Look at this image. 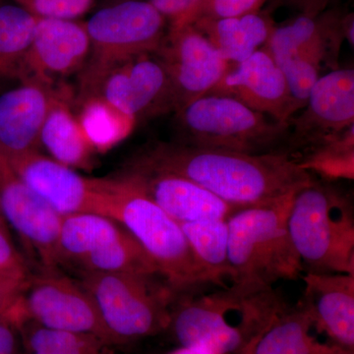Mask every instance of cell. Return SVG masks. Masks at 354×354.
<instances>
[{
    "label": "cell",
    "instance_id": "9a60e30c",
    "mask_svg": "<svg viewBox=\"0 0 354 354\" xmlns=\"http://www.w3.org/2000/svg\"><path fill=\"white\" fill-rule=\"evenodd\" d=\"M88 53L90 39L85 23L39 18L17 80L57 86L60 78L82 70Z\"/></svg>",
    "mask_w": 354,
    "mask_h": 354
},
{
    "label": "cell",
    "instance_id": "7402d4cb",
    "mask_svg": "<svg viewBox=\"0 0 354 354\" xmlns=\"http://www.w3.org/2000/svg\"><path fill=\"white\" fill-rule=\"evenodd\" d=\"M70 100L71 92L62 87L44 120L39 145L60 164L88 169L93 167L95 151L72 111Z\"/></svg>",
    "mask_w": 354,
    "mask_h": 354
},
{
    "label": "cell",
    "instance_id": "d6986e66",
    "mask_svg": "<svg viewBox=\"0 0 354 354\" xmlns=\"http://www.w3.org/2000/svg\"><path fill=\"white\" fill-rule=\"evenodd\" d=\"M301 278L300 302L333 342L354 351L353 274L306 272Z\"/></svg>",
    "mask_w": 354,
    "mask_h": 354
},
{
    "label": "cell",
    "instance_id": "6da1fadb",
    "mask_svg": "<svg viewBox=\"0 0 354 354\" xmlns=\"http://www.w3.org/2000/svg\"><path fill=\"white\" fill-rule=\"evenodd\" d=\"M131 164L189 179L237 208L285 196L314 180L288 153L248 155L176 141L147 147Z\"/></svg>",
    "mask_w": 354,
    "mask_h": 354
},
{
    "label": "cell",
    "instance_id": "7c38bea8",
    "mask_svg": "<svg viewBox=\"0 0 354 354\" xmlns=\"http://www.w3.org/2000/svg\"><path fill=\"white\" fill-rule=\"evenodd\" d=\"M153 55L164 65L171 81L174 113L208 94L232 66L192 25L169 29Z\"/></svg>",
    "mask_w": 354,
    "mask_h": 354
},
{
    "label": "cell",
    "instance_id": "4dcf8cb0",
    "mask_svg": "<svg viewBox=\"0 0 354 354\" xmlns=\"http://www.w3.org/2000/svg\"><path fill=\"white\" fill-rule=\"evenodd\" d=\"M264 0H201L190 24L199 19L234 17L260 10Z\"/></svg>",
    "mask_w": 354,
    "mask_h": 354
},
{
    "label": "cell",
    "instance_id": "ac0fdd59",
    "mask_svg": "<svg viewBox=\"0 0 354 354\" xmlns=\"http://www.w3.org/2000/svg\"><path fill=\"white\" fill-rule=\"evenodd\" d=\"M57 86L23 81L0 95V153L13 158L39 151L44 120L62 88Z\"/></svg>",
    "mask_w": 354,
    "mask_h": 354
},
{
    "label": "cell",
    "instance_id": "7a4b0ae2",
    "mask_svg": "<svg viewBox=\"0 0 354 354\" xmlns=\"http://www.w3.org/2000/svg\"><path fill=\"white\" fill-rule=\"evenodd\" d=\"M286 308L272 286L232 283L177 298L169 328L180 346L241 354Z\"/></svg>",
    "mask_w": 354,
    "mask_h": 354
},
{
    "label": "cell",
    "instance_id": "1f68e13d",
    "mask_svg": "<svg viewBox=\"0 0 354 354\" xmlns=\"http://www.w3.org/2000/svg\"><path fill=\"white\" fill-rule=\"evenodd\" d=\"M0 272L20 278H30L29 268L11 237L7 221L0 214Z\"/></svg>",
    "mask_w": 354,
    "mask_h": 354
},
{
    "label": "cell",
    "instance_id": "836d02e7",
    "mask_svg": "<svg viewBox=\"0 0 354 354\" xmlns=\"http://www.w3.org/2000/svg\"><path fill=\"white\" fill-rule=\"evenodd\" d=\"M28 279L0 272V316L6 315L19 299Z\"/></svg>",
    "mask_w": 354,
    "mask_h": 354
},
{
    "label": "cell",
    "instance_id": "8d00e7d4",
    "mask_svg": "<svg viewBox=\"0 0 354 354\" xmlns=\"http://www.w3.org/2000/svg\"><path fill=\"white\" fill-rule=\"evenodd\" d=\"M169 354H214L209 351H204L197 348H189V346H180V348L174 349Z\"/></svg>",
    "mask_w": 354,
    "mask_h": 354
},
{
    "label": "cell",
    "instance_id": "8992f818",
    "mask_svg": "<svg viewBox=\"0 0 354 354\" xmlns=\"http://www.w3.org/2000/svg\"><path fill=\"white\" fill-rule=\"evenodd\" d=\"M174 113L179 143L248 155L288 153V123L253 111L234 97L207 94Z\"/></svg>",
    "mask_w": 354,
    "mask_h": 354
},
{
    "label": "cell",
    "instance_id": "5b68a950",
    "mask_svg": "<svg viewBox=\"0 0 354 354\" xmlns=\"http://www.w3.org/2000/svg\"><path fill=\"white\" fill-rule=\"evenodd\" d=\"M109 218L118 221L145 249L177 298L214 286L191 251L180 225L121 174L113 177Z\"/></svg>",
    "mask_w": 354,
    "mask_h": 354
},
{
    "label": "cell",
    "instance_id": "44dd1931",
    "mask_svg": "<svg viewBox=\"0 0 354 354\" xmlns=\"http://www.w3.org/2000/svg\"><path fill=\"white\" fill-rule=\"evenodd\" d=\"M204 35L230 64H241L264 48L276 25L261 10L218 19H199L191 24Z\"/></svg>",
    "mask_w": 354,
    "mask_h": 354
},
{
    "label": "cell",
    "instance_id": "d590c367",
    "mask_svg": "<svg viewBox=\"0 0 354 354\" xmlns=\"http://www.w3.org/2000/svg\"><path fill=\"white\" fill-rule=\"evenodd\" d=\"M291 3L301 9L302 13L317 15L327 9L328 4L333 0H290Z\"/></svg>",
    "mask_w": 354,
    "mask_h": 354
},
{
    "label": "cell",
    "instance_id": "484cf974",
    "mask_svg": "<svg viewBox=\"0 0 354 354\" xmlns=\"http://www.w3.org/2000/svg\"><path fill=\"white\" fill-rule=\"evenodd\" d=\"M77 115L86 137L95 153H106L131 134L137 121L102 99L91 95L80 102Z\"/></svg>",
    "mask_w": 354,
    "mask_h": 354
},
{
    "label": "cell",
    "instance_id": "277c9868",
    "mask_svg": "<svg viewBox=\"0 0 354 354\" xmlns=\"http://www.w3.org/2000/svg\"><path fill=\"white\" fill-rule=\"evenodd\" d=\"M288 234L304 271L354 276V214L348 197L313 180L295 193Z\"/></svg>",
    "mask_w": 354,
    "mask_h": 354
},
{
    "label": "cell",
    "instance_id": "2e32d148",
    "mask_svg": "<svg viewBox=\"0 0 354 354\" xmlns=\"http://www.w3.org/2000/svg\"><path fill=\"white\" fill-rule=\"evenodd\" d=\"M208 94L234 97L249 109L288 123L300 111L283 71L265 48L241 64L232 65Z\"/></svg>",
    "mask_w": 354,
    "mask_h": 354
},
{
    "label": "cell",
    "instance_id": "ffe728a7",
    "mask_svg": "<svg viewBox=\"0 0 354 354\" xmlns=\"http://www.w3.org/2000/svg\"><path fill=\"white\" fill-rule=\"evenodd\" d=\"M241 354H354L321 330L301 302L286 308Z\"/></svg>",
    "mask_w": 354,
    "mask_h": 354
},
{
    "label": "cell",
    "instance_id": "ba28073f",
    "mask_svg": "<svg viewBox=\"0 0 354 354\" xmlns=\"http://www.w3.org/2000/svg\"><path fill=\"white\" fill-rule=\"evenodd\" d=\"M80 283L94 300L114 344L167 329L176 293L158 276L82 272Z\"/></svg>",
    "mask_w": 354,
    "mask_h": 354
},
{
    "label": "cell",
    "instance_id": "5bb4252c",
    "mask_svg": "<svg viewBox=\"0 0 354 354\" xmlns=\"http://www.w3.org/2000/svg\"><path fill=\"white\" fill-rule=\"evenodd\" d=\"M95 95L137 123L176 111L171 81L155 55H140L116 67Z\"/></svg>",
    "mask_w": 354,
    "mask_h": 354
},
{
    "label": "cell",
    "instance_id": "f546056e",
    "mask_svg": "<svg viewBox=\"0 0 354 354\" xmlns=\"http://www.w3.org/2000/svg\"><path fill=\"white\" fill-rule=\"evenodd\" d=\"M39 18L74 20L87 12L94 0H14Z\"/></svg>",
    "mask_w": 354,
    "mask_h": 354
},
{
    "label": "cell",
    "instance_id": "3957f363",
    "mask_svg": "<svg viewBox=\"0 0 354 354\" xmlns=\"http://www.w3.org/2000/svg\"><path fill=\"white\" fill-rule=\"evenodd\" d=\"M298 190L237 209L228 216L232 283L272 286L281 279L301 278L304 267L288 228L291 203Z\"/></svg>",
    "mask_w": 354,
    "mask_h": 354
},
{
    "label": "cell",
    "instance_id": "d6a6232c",
    "mask_svg": "<svg viewBox=\"0 0 354 354\" xmlns=\"http://www.w3.org/2000/svg\"><path fill=\"white\" fill-rule=\"evenodd\" d=\"M169 23V29L174 30L189 25L193 14L201 0H148Z\"/></svg>",
    "mask_w": 354,
    "mask_h": 354
},
{
    "label": "cell",
    "instance_id": "4316f807",
    "mask_svg": "<svg viewBox=\"0 0 354 354\" xmlns=\"http://www.w3.org/2000/svg\"><path fill=\"white\" fill-rule=\"evenodd\" d=\"M39 17L20 6H0V80L17 79Z\"/></svg>",
    "mask_w": 354,
    "mask_h": 354
},
{
    "label": "cell",
    "instance_id": "9c48e42d",
    "mask_svg": "<svg viewBox=\"0 0 354 354\" xmlns=\"http://www.w3.org/2000/svg\"><path fill=\"white\" fill-rule=\"evenodd\" d=\"M6 315L16 326L32 321L50 329L94 335L109 346L114 344L82 283L55 270L30 277L19 299Z\"/></svg>",
    "mask_w": 354,
    "mask_h": 354
},
{
    "label": "cell",
    "instance_id": "52a82bcc",
    "mask_svg": "<svg viewBox=\"0 0 354 354\" xmlns=\"http://www.w3.org/2000/svg\"><path fill=\"white\" fill-rule=\"evenodd\" d=\"M85 26L90 53L80 71V102L97 94L104 79L116 67L157 53L169 31L165 16L148 0H127L102 8Z\"/></svg>",
    "mask_w": 354,
    "mask_h": 354
},
{
    "label": "cell",
    "instance_id": "f35d334b",
    "mask_svg": "<svg viewBox=\"0 0 354 354\" xmlns=\"http://www.w3.org/2000/svg\"><path fill=\"white\" fill-rule=\"evenodd\" d=\"M0 214H1V213H0Z\"/></svg>",
    "mask_w": 354,
    "mask_h": 354
},
{
    "label": "cell",
    "instance_id": "f1b7e54d",
    "mask_svg": "<svg viewBox=\"0 0 354 354\" xmlns=\"http://www.w3.org/2000/svg\"><path fill=\"white\" fill-rule=\"evenodd\" d=\"M31 323L26 335L30 354H109V346L94 335L50 329Z\"/></svg>",
    "mask_w": 354,
    "mask_h": 354
},
{
    "label": "cell",
    "instance_id": "e575fe53",
    "mask_svg": "<svg viewBox=\"0 0 354 354\" xmlns=\"http://www.w3.org/2000/svg\"><path fill=\"white\" fill-rule=\"evenodd\" d=\"M17 329L8 317L0 316V354H18Z\"/></svg>",
    "mask_w": 354,
    "mask_h": 354
},
{
    "label": "cell",
    "instance_id": "74e56055",
    "mask_svg": "<svg viewBox=\"0 0 354 354\" xmlns=\"http://www.w3.org/2000/svg\"><path fill=\"white\" fill-rule=\"evenodd\" d=\"M0 1H1V0H0Z\"/></svg>",
    "mask_w": 354,
    "mask_h": 354
},
{
    "label": "cell",
    "instance_id": "83f0119b",
    "mask_svg": "<svg viewBox=\"0 0 354 354\" xmlns=\"http://www.w3.org/2000/svg\"><path fill=\"white\" fill-rule=\"evenodd\" d=\"M298 165L304 171L315 172L324 178H354V127L320 145L297 156Z\"/></svg>",
    "mask_w": 354,
    "mask_h": 354
},
{
    "label": "cell",
    "instance_id": "8fae6325",
    "mask_svg": "<svg viewBox=\"0 0 354 354\" xmlns=\"http://www.w3.org/2000/svg\"><path fill=\"white\" fill-rule=\"evenodd\" d=\"M300 111L288 121L286 150L295 158L354 127L353 69H335L320 77Z\"/></svg>",
    "mask_w": 354,
    "mask_h": 354
},
{
    "label": "cell",
    "instance_id": "30bf717a",
    "mask_svg": "<svg viewBox=\"0 0 354 354\" xmlns=\"http://www.w3.org/2000/svg\"><path fill=\"white\" fill-rule=\"evenodd\" d=\"M7 158L21 178L60 215L94 213L109 218L113 178L81 176L39 151Z\"/></svg>",
    "mask_w": 354,
    "mask_h": 354
},
{
    "label": "cell",
    "instance_id": "603a6c76",
    "mask_svg": "<svg viewBox=\"0 0 354 354\" xmlns=\"http://www.w3.org/2000/svg\"><path fill=\"white\" fill-rule=\"evenodd\" d=\"M125 228L94 213L62 216L57 236V262L78 264L88 254L118 239Z\"/></svg>",
    "mask_w": 354,
    "mask_h": 354
},
{
    "label": "cell",
    "instance_id": "4fadbf2b",
    "mask_svg": "<svg viewBox=\"0 0 354 354\" xmlns=\"http://www.w3.org/2000/svg\"><path fill=\"white\" fill-rule=\"evenodd\" d=\"M0 213L39 258L44 270L57 267V236L62 216L23 180L0 153Z\"/></svg>",
    "mask_w": 354,
    "mask_h": 354
},
{
    "label": "cell",
    "instance_id": "cb8c5ba5",
    "mask_svg": "<svg viewBox=\"0 0 354 354\" xmlns=\"http://www.w3.org/2000/svg\"><path fill=\"white\" fill-rule=\"evenodd\" d=\"M195 259L216 288L232 281L234 272L228 261L227 218L179 223Z\"/></svg>",
    "mask_w": 354,
    "mask_h": 354
},
{
    "label": "cell",
    "instance_id": "e0dca14e",
    "mask_svg": "<svg viewBox=\"0 0 354 354\" xmlns=\"http://www.w3.org/2000/svg\"><path fill=\"white\" fill-rule=\"evenodd\" d=\"M123 176L178 223L223 220L239 209L189 179L169 172L131 164Z\"/></svg>",
    "mask_w": 354,
    "mask_h": 354
},
{
    "label": "cell",
    "instance_id": "d4e9b609",
    "mask_svg": "<svg viewBox=\"0 0 354 354\" xmlns=\"http://www.w3.org/2000/svg\"><path fill=\"white\" fill-rule=\"evenodd\" d=\"M77 266L82 272L160 277L152 258L127 230L118 239L88 254Z\"/></svg>",
    "mask_w": 354,
    "mask_h": 354
}]
</instances>
